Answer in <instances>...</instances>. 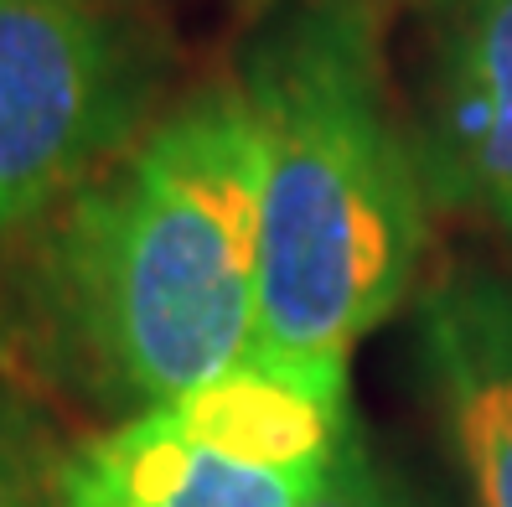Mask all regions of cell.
<instances>
[{
  "label": "cell",
  "instance_id": "9c48e42d",
  "mask_svg": "<svg viewBox=\"0 0 512 507\" xmlns=\"http://www.w3.org/2000/svg\"><path fill=\"white\" fill-rule=\"evenodd\" d=\"M249 6L254 11H280V6H300V0H249ZM368 6H373V0H368Z\"/></svg>",
  "mask_w": 512,
  "mask_h": 507
},
{
  "label": "cell",
  "instance_id": "3957f363",
  "mask_svg": "<svg viewBox=\"0 0 512 507\" xmlns=\"http://www.w3.org/2000/svg\"><path fill=\"white\" fill-rule=\"evenodd\" d=\"M347 373L254 357L57 461V507H306L352 435Z\"/></svg>",
  "mask_w": 512,
  "mask_h": 507
},
{
  "label": "cell",
  "instance_id": "8992f818",
  "mask_svg": "<svg viewBox=\"0 0 512 507\" xmlns=\"http://www.w3.org/2000/svg\"><path fill=\"white\" fill-rule=\"evenodd\" d=\"M419 363L471 507H512V275L445 270L419 295Z\"/></svg>",
  "mask_w": 512,
  "mask_h": 507
},
{
  "label": "cell",
  "instance_id": "5b68a950",
  "mask_svg": "<svg viewBox=\"0 0 512 507\" xmlns=\"http://www.w3.org/2000/svg\"><path fill=\"white\" fill-rule=\"evenodd\" d=\"M409 125L430 207L512 238V0H440Z\"/></svg>",
  "mask_w": 512,
  "mask_h": 507
},
{
  "label": "cell",
  "instance_id": "ba28073f",
  "mask_svg": "<svg viewBox=\"0 0 512 507\" xmlns=\"http://www.w3.org/2000/svg\"><path fill=\"white\" fill-rule=\"evenodd\" d=\"M0 507H57V466L42 461L37 440L0 404Z\"/></svg>",
  "mask_w": 512,
  "mask_h": 507
},
{
  "label": "cell",
  "instance_id": "7a4b0ae2",
  "mask_svg": "<svg viewBox=\"0 0 512 507\" xmlns=\"http://www.w3.org/2000/svg\"><path fill=\"white\" fill-rule=\"evenodd\" d=\"M52 290L94 373L135 409L259 357V151L238 83H207L73 192Z\"/></svg>",
  "mask_w": 512,
  "mask_h": 507
},
{
  "label": "cell",
  "instance_id": "52a82bcc",
  "mask_svg": "<svg viewBox=\"0 0 512 507\" xmlns=\"http://www.w3.org/2000/svg\"><path fill=\"white\" fill-rule=\"evenodd\" d=\"M306 507H419V502L394 482V471H388L383 461H373L363 430L352 425L347 445L337 451L326 482L316 487V497Z\"/></svg>",
  "mask_w": 512,
  "mask_h": 507
},
{
  "label": "cell",
  "instance_id": "6da1fadb",
  "mask_svg": "<svg viewBox=\"0 0 512 507\" xmlns=\"http://www.w3.org/2000/svg\"><path fill=\"white\" fill-rule=\"evenodd\" d=\"M233 83L259 151V357L347 373L352 347L409 301L430 223L378 11H264Z\"/></svg>",
  "mask_w": 512,
  "mask_h": 507
},
{
  "label": "cell",
  "instance_id": "277c9868",
  "mask_svg": "<svg viewBox=\"0 0 512 507\" xmlns=\"http://www.w3.org/2000/svg\"><path fill=\"white\" fill-rule=\"evenodd\" d=\"M156 63L119 0H0V233L140 135Z\"/></svg>",
  "mask_w": 512,
  "mask_h": 507
}]
</instances>
